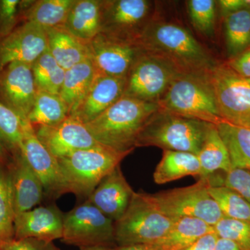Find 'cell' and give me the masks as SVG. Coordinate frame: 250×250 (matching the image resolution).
Returning <instances> with one entry per match:
<instances>
[{"label": "cell", "instance_id": "obj_1", "mask_svg": "<svg viewBox=\"0 0 250 250\" xmlns=\"http://www.w3.org/2000/svg\"><path fill=\"white\" fill-rule=\"evenodd\" d=\"M158 104L123 95L111 107L85 124L100 144L121 153L131 154L140 134L159 111Z\"/></svg>", "mask_w": 250, "mask_h": 250}, {"label": "cell", "instance_id": "obj_2", "mask_svg": "<svg viewBox=\"0 0 250 250\" xmlns=\"http://www.w3.org/2000/svg\"><path fill=\"white\" fill-rule=\"evenodd\" d=\"M136 44L143 51L167 59L182 72H208L215 65L194 36L176 23L149 21Z\"/></svg>", "mask_w": 250, "mask_h": 250}, {"label": "cell", "instance_id": "obj_3", "mask_svg": "<svg viewBox=\"0 0 250 250\" xmlns=\"http://www.w3.org/2000/svg\"><path fill=\"white\" fill-rule=\"evenodd\" d=\"M208 72L181 73L158 103L159 110L211 124L223 121Z\"/></svg>", "mask_w": 250, "mask_h": 250}, {"label": "cell", "instance_id": "obj_4", "mask_svg": "<svg viewBox=\"0 0 250 250\" xmlns=\"http://www.w3.org/2000/svg\"><path fill=\"white\" fill-rule=\"evenodd\" d=\"M210 124L159 109L143 128L136 148L154 146L197 155Z\"/></svg>", "mask_w": 250, "mask_h": 250}, {"label": "cell", "instance_id": "obj_5", "mask_svg": "<svg viewBox=\"0 0 250 250\" xmlns=\"http://www.w3.org/2000/svg\"><path fill=\"white\" fill-rule=\"evenodd\" d=\"M128 155L99 145L59 159L69 192L85 201L102 180Z\"/></svg>", "mask_w": 250, "mask_h": 250}, {"label": "cell", "instance_id": "obj_6", "mask_svg": "<svg viewBox=\"0 0 250 250\" xmlns=\"http://www.w3.org/2000/svg\"><path fill=\"white\" fill-rule=\"evenodd\" d=\"M174 221L159 209L149 194L134 192L124 215L114 223L116 246L151 244L164 236Z\"/></svg>", "mask_w": 250, "mask_h": 250}, {"label": "cell", "instance_id": "obj_7", "mask_svg": "<svg viewBox=\"0 0 250 250\" xmlns=\"http://www.w3.org/2000/svg\"><path fill=\"white\" fill-rule=\"evenodd\" d=\"M210 185L209 177L200 178L197 183L188 187L149 195L154 205L169 218H197L213 227L225 216L208 192Z\"/></svg>", "mask_w": 250, "mask_h": 250}, {"label": "cell", "instance_id": "obj_8", "mask_svg": "<svg viewBox=\"0 0 250 250\" xmlns=\"http://www.w3.org/2000/svg\"><path fill=\"white\" fill-rule=\"evenodd\" d=\"M182 72L164 57L141 49L126 75L123 95L158 104Z\"/></svg>", "mask_w": 250, "mask_h": 250}, {"label": "cell", "instance_id": "obj_9", "mask_svg": "<svg viewBox=\"0 0 250 250\" xmlns=\"http://www.w3.org/2000/svg\"><path fill=\"white\" fill-rule=\"evenodd\" d=\"M222 120L250 128V79L228 64H215L208 72Z\"/></svg>", "mask_w": 250, "mask_h": 250}, {"label": "cell", "instance_id": "obj_10", "mask_svg": "<svg viewBox=\"0 0 250 250\" xmlns=\"http://www.w3.org/2000/svg\"><path fill=\"white\" fill-rule=\"evenodd\" d=\"M62 241L65 244L82 247L113 246L114 222L88 200L64 214Z\"/></svg>", "mask_w": 250, "mask_h": 250}, {"label": "cell", "instance_id": "obj_11", "mask_svg": "<svg viewBox=\"0 0 250 250\" xmlns=\"http://www.w3.org/2000/svg\"><path fill=\"white\" fill-rule=\"evenodd\" d=\"M22 126L21 155L40 179L45 198L55 201L69 193L59 159L41 143L29 121H22Z\"/></svg>", "mask_w": 250, "mask_h": 250}, {"label": "cell", "instance_id": "obj_12", "mask_svg": "<svg viewBox=\"0 0 250 250\" xmlns=\"http://www.w3.org/2000/svg\"><path fill=\"white\" fill-rule=\"evenodd\" d=\"M149 12L147 0H103L100 33L136 43Z\"/></svg>", "mask_w": 250, "mask_h": 250}, {"label": "cell", "instance_id": "obj_13", "mask_svg": "<svg viewBox=\"0 0 250 250\" xmlns=\"http://www.w3.org/2000/svg\"><path fill=\"white\" fill-rule=\"evenodd\" d=\"M97 74L126 77L141 49L136 42L98 34L88 43Z\"/></svg>", "mask_w": 250, "mask_h": 250}, {"label": "cell", "instance_id": "obj_14", "mask_svg": "<svg viewBox=\"0 0 250 250\" xmlns=\"http://www.w3.org/2000/svg\"><path fill=\"white\" fill-rule=\"evenodd\" d=\"M36 93L32 65L13 62L0 71V102L22 121H28Z\"/></svg>", "mask_w": 250, "mask_h": 250}, {"label": "cell", "instance_id": "obj_15", "mask_svg": "<svg viewBox=\"0 0 250 250\" xmlns=\"http://www.w3.org/2000/svg\"><path fill=\"white\" fill-rule=\"evenodd\" d=\"M36 136L57 159L100 144L84 123L71 116L53 126L34 127Z\"/></svg>", "mask_w": 250, "mask_h": 250}, {"label": "cell", "instance_id": "obj_16", "mask_svg": "<svg viewBox=\"0 0 250 250\" xmlns=\"http://www.w3.org/2000/svg\"><path fill=\"white\" fill-rule=\"evenodd\" d=\"M47 49L46 31L34 23H21L0 39V71L13 62L33 65Z\"/></svg>", "mask_w": 250, "mask_h": 250}, {"label": "cell", "instance_id": "obj_17", "mask_svg": "<svg viewBox=\"0 0 250 250\" xmlns=\"http://www.w3.org/2000/svg\"><path fill=\"white\" fill-rule=\"evenodd\" d=\"M126 77L97 74L89 90L70 112V116L84 124L93 121L123 96Z\"/></svg>", "mask_w": 250, "mask_h": 250}, {"label": "cell", "instance_id": "obj_18", "mask_svg": "<svg viewBox=\"0 0 250 250\" xmlns=\"http://www.w3.org/2000/svg\"><path fill=\"white\" fill-rule=\"evenodd\" d=\"M64 214L56 205L35 207L15 216L14 238L54 242L62 239Z\"/></svg>", "mask_w": 250, "mask_h": 250}, {"label": "cell", "instance_id": "obj_19", "mask_svg": "<svg viewBox=\"0 0 250 250\" xmlns=\"http://www.w3.org/2000/svg\"><path fill=\"white\" fill-rule=\"evenodd\" d=\"M6 170L15 216L35 208L45 198L40 179L21 154L13 156Z\"/></svg>", "mask_w": 250, "mask_h": 250}, {"label": "cell", "instance_id": "obj_20", "mask_svg": "<svg viewBox=\"0 0 250 250\" xmlns=\"http://www.w3.org/2000/svg\"><path fill=\"white\" fill-rule=\"evenodd\" d=\"M134 193L118 166L102 180L86 200L115 223L124 215Z\"/></svg>", "mask_w": 250, "mask_h": 250}, {"label": "cell", "instance_id": "obj_21", "mask_svg": "<svg viewBox=\"0 0 250 250\" xmlns=\"http://www.w3.org/2000/svg\"><path fill=\"white\" fill-rule=\"evenodd\" d=\"M103 0H75L63 27L88 44L101 31Z\"/></svg>", "mask_w": 250, "mask_h": 250}, {"label": "cell", "instance_id": "obj_22", "mask_svg": "<svg viewBox=\"0 0 250 250\" xmlns=\"http://www.w3.org/2000/svg\"><path fill=\"white\" fill-rule=\"evenodd\" d=\"M213 231V226L200 219L188 217L174 219L164 236L147 245L154 250H180Z\"/></svg>", "mask_w": 250, "mask_h": 250}, {"label": "cell", "instance_id": "obj_23", "mask_svg": "<svg viewBox=\"0 0 250 250\" xmlns=\"http://www.w3.org/2000/svg\"><path fill=\"white\" fill-rule=\"evenodd\" d=\"M47 50L65 70L90 59L88 44L80 41L63 27L46 31Z\"/></svg>", "mask_w": 250, "mask_h": 250}, {"label": "cell", "instance_id": "obj_24", "mask_svg": "<svg viewBox=\"0 0 250 250\" xmlns=\"http://www.w3.org/2000/svg\"><path fill=\"white\" fill-rule=\"evenodd\" d=\"M75 0H24L22 22L34 23L47 31L63 27Z\"/></svg>", "mask_w": 250, "mask_h": 250}, {"label": "cell", "instance_id": "obj_25", "mask_svg": "<svg viewBox=\"0 0 250 250\" xmlns=\"http://www.w3.org/2000/svg\"><path fill=\"white\" fill-rule=\"evenodd\" d=\"M201 174V167L196 154L178 151L164 150L156 166L153 178L157 184H165L188 176Z\"/></svg>", "mask_w": 250, "mask_h": 250}, {"label": "cell", "instance_id": "obj_26", "mask_svg": "<svg viewBox=\"0 0 250 250\" xmlns=\"http://www.w3.org/2000/svg\"><path fill=\"white\" fill-rule=\"evenodd\" d=\"M197 156L201 167L200 178L211 177L216 171L222 170L227 173L233 169L228 149L214 124H210L208 127Z\"/></svg>", "mask_w": 250, "mask_h": 250}, {"label": "cell", "instance_id": "obj_27", "mask_svg": "<svg viewBox=\"0 0 250 250\" xmlns=\"http://www.w3.org/2000/svg\"><path fill=\"white\" fill-rule=\"evenodd\" d=\"M96 75V70L90 59L65 70L59 95L70 113L85 96Z\"/></svg>", "mask_w": 250, "mask_h": 250}, {"label": "cell", "instance_id": "obj_28", "mask_svg": "<svg viewBox=\"0 0 250 250\" xmlns=\"http://www.w3.org/2000/svg\"><path fill=\"white\" fill-rule=\"evenodd\" d=\"M215 125L228 149L233 168L250 170V128L225 121Z\"/></svg>", "mask_w": 250, "mask_h": 250}, {"label": "cell", "instance_id": "obj_29", "mask_svg": "<svg viewBox=\"0 0 250 250\" xmlns=\"http://www.w3.org/2000/svg\"><path fill=\"white\" fill-rule=\"evenodd\" d=\"M70 116V111L60 95L37 91L28 121L33 127L53 126Z\"/></svg>", "mask_w": 250, "mask_h": 250}, {"label": "cell", "instance_id": "obj_30", "mask_svg": "<svg viewBox=\"0 0 250 250\" xmlns=\"http://www.w3.org/2000/svg\"><path fill=\"white\" fill-rule=\"evenodd\" d=\"M227 50L230 58L250 47V8H244L225 16Z\"/></svg>", "mask_w": 250, "mask_h": 250}, {"label": "cell", "instance_id": "obj_31", "mask_svg": "<svg viewBox=\"0 0 250 250\" xmlns=\"http://www.w3.org/2000/svg\"><path fill=\"white\" fill-rule=\"evenodd\" d=\"M32 72L37 91L59 95L65 70L47 49L33 63Z\"/></svg>", "mask_w": 250, "mask_h": 250}, {"label": "cell", "instance_id": "obj_32", "mask_svg": "<svg viewBox=\"0 0 250 250\" xmlns=\"http://www.w3.org/2000/svg\"><path fill=\"white\" fill-rule=\"evenodd\" d=\"M208 192L226 218L250 222V204L239 194L223 186L208 187Z\"/></svg>", "mask_w": 250, "mask_h": 250}, {"label": "cell", "instance_id": "obj_33", "mask_svg": "<svg viewBox=\"0 0 250 250\" xmlns=\"http://www.w3.org/2000/svg\"><path fill=\"white\" fill-rule=\"evenodd\" d=\"M22 121L0 102V139L12 156L21 154Z\"/></svg>", "mask_w": 250, "mask_h": 250}, {"label": "cell", "instance_id": "obj_34", "mask_svg": "<svg viewBox=\"0 0 250 250\" xmlns=\"http://www.w3.org/2000/svg\"><path fill=\"white\" fill-rule=\"evenodd\" d=\"M14 219L7 170L0 166V243L14 239Z\"/></svg>", "mask_w": 250, "mask_h": 250}, {"label": "cell", "instance_id": "obj_35", "mask_svg": "<svg viewBox=\"0 0 250 250\" xmlns=\"http://www.w3.org/2000/svg\"><path fill=\"white\" fill-rule=\"evenodd\" d=\"M188 12L192 25L206 36L214 32L215 1L213 0H189L187 1Z\"/></svg>", "mask_w": 250, "mask_h": 250}, {"label": "cell", "instance_id": "obj_36", "mask_svg": "<svg viewBox=\"0 0 250 250\" xmlns=\"http://www.w3.org/2000/svg\"><path fill=\"white\" fill-rule=\"evenodd\" d=\"M213 229L219 238L232 241L241 250H250V222L224 217Z\"/></svg>", "mask_w": 250, "mask_h": 250}, {"label": "cell", "instance_id": "obj_37", "mask_svg": "<svg viewBox=\"0 0 250 250\" xmlns=\"http://www.w3.org/2000/svg\"><path fill=\"white\" fill-rule=\"evenodd\" d=\"M24 0H0V39L22 23Z\"/></svg>", "mask_w": 250, "mask_h": 250}, {"label": "cell", "instance_id": "obj_38", "mask_svg": "<svg viewBox=\"0 0 250 250\" xmlns=\"http://www.w3.org/2000/svg\"><path fill=\"white\" fill-rule=\"evenodd\" d=\"M220 186L231 189L250 204V170L233 168L225 173Z\"/></svg>", "mask_w": 250, "mask_h": 250}, {"label": "cell", "instance_id": "obj_39", "mask_svg": "<svg viewBox=\"0 0 250 250\" xmlns=\"http://www.w3.org/2000/svg\"><path fill=\"white\" fill-rule=\"evenodd\" d=\"M0 250H61L54 242L27 238L0 243Z\"/></svg>", "mask_w": 250, "mask_h": 250}, {"label": "cell", "instance_id": "obj_40", "mask_svg": "<svg viewBox=\"0 0 250 250\" xmlns=\"http://www.w3.org/2000/svg\"><path fill=\"white\" fill-rule=\"evenodd\" d=\"M227 64L238 75L250 79V47L234 58L230 59Z\"/></svg>", "mask_w": 250, "mask_h": 250}, {"label": "cell", "instance_id": "obj_41", "mask_svg": "<svg viewBox=\"0 0 250 250\" xmlns=\"http://www.w3.org/2000/svg\"><path fill=\"white\" fill-rule=\"evenodd\" d=\"M219 237L213 232L208 233L190 246L180 250H213Z\"/></svg>", "mask_w": 250, "mask_h": 250}, {"label": "cell", "instance_id": "obj_42", "mask_svg": "<svg viewBox=\"0 0 250 250\" xmlns=\"http://www.w3.org/2000/svg\"><path fill=\"white\" fill-rule=\"evenodd\" d=\"M218 4L225 16L238 10L248 8L246 0H220L218 1Z\"/></svg>", "mask_w": 250, "mask_h": 250}, {"label": "cell", "instance_id": "obj_43", "mask_svg": "<svg viewBox=\"0 0 250 250\" xmlns=\"http://www.w3.org/2000/svg\"><path fill=\"white\" fill-rule=\"evenodd\" d=\"M13 156L0 139V166L7 168L12 161Z\"/></svg>", "mask_w": 250, "mask_h": 250}, {"label": "cell", "instance_id": "obj_44", "mask_svg": "<svg viewBox=\"0 0 250 250\" xmlns=\"http://www.w3.org/2000/svg\"><path fill=\"white\" fill-rule=\"evenodd\" d=\"M213 250H241L232 241L218 238Z\"/></svg>", "mask_w": 250, "mask_h": 250}, {"label": "cell", "instance_id": "obj_45", "mask_svg": "<svg viewBox=\"0 0 250 250\" xmlns=\"http://www.w3.org/2000/svg\"><path fill=\"white\" fill-rule=\"evenodd\" d=\"M80 250H119V248L118 246H88V247H82L80 248Z\"/></svg>", "mask_w": 250, "mask_h": 250}, {"label": "cell", "instance_id": "obj_46", "mask_svg": "<svg viewBox=\"0 0 250 250\" xmlns=\"http://www.w3.org/2000/svg\"><path fill=\"white\" fill-rule=\"evenodd\" d=\"M119 250H154L148 245H135V246L118 247Z\"/></svg>", "mask_w": 250, "mask_h": 250}]
</instances>
